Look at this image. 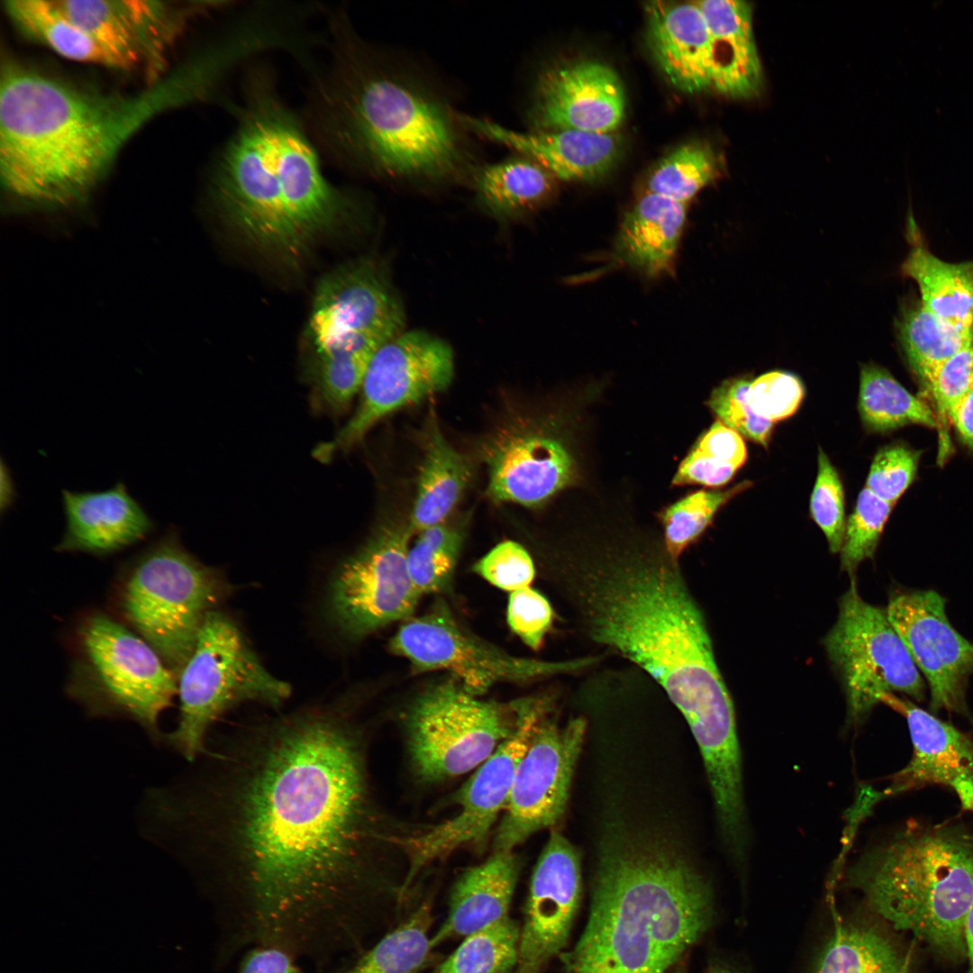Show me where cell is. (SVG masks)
I'll list each match as a JSON object with an SVG mask.
<instances>
[{
    "instance_id": "7402d4cb",
    "label": "cell",
    "mask_w": 973,
    "mask_h": 973,
    "mask_svg": "<svg viewBox=\"0 0 973 973\" xmlns=\"http://www.w3.org/2000/svg\"><path fill=\"white\" fill-rule=\"evenodd\" d=\"M624 114L625 93L617 73L603 62L581 59L540 75L531 116L536 131L611 133Z\"/></svg>"
},
{
    "instance_id": "52a82bcc",
    "label": "cell",
    "mask_w": 973,
    "mask_h": 973,
    "mask_svg": "<svg viewBox=\"0 0 973 973\" xmlns=\"http://www.w3.org/2000/svg\"><path fill=\"white\" fill-rule=\"evenodd\" d=\"M847 880L896 929L943 956L966 958L973 904V835L967 829L908 827L860 855Z\"/></svg>"
},
{
    "instance_id": "ab89813d",
    "label": "cell",
    "mask_w": 973,
    "mask_h": 973,
    "mask_svg": "<svg viewBox=\"0 0 973 973\" xmlns=\"http://www.w3.org/2000/svg\"><path fill=\"white\" fill-rule=\"evenodd\" d=\"M520 938L521 926L508 915L464 937L433 973H514Z\"/></svg>"
},
{
    "instance_id": "44dd1931",
    "label": "cell",
    "mask_w": 973,
    "mask_h": 973,
    "mask_svg": "<svg viewBox=\"0 0 973 973\" xmlns=\"http://www.w3.org/2000/svg\"><path fill=\"white\" fill-rule=\"evenodd\" d=\"M581 897L580 858L552 832L534 868L514 973H541L565 948Z\"/></svg>"
},
{
    "instance_id": "9c48e42d",
    "label": "cell",
    "mask_w": 973,
    "mask_h": 973,
    "mask_svg": "<svg viewBox=\"0 0 973 973\" xmlns=\"http://www.w3.org/2000/svg\"><path fill=\"white\" fill-rule=\"evenodd\" d=\"M225 586L216 570L184 549L171 528L132 564L119 606L133 632L178 673L206 614L223 598Z\"/></svg>"
},
{
    "instance_id": "f907efd6",
    "label": "cell",
    "mask_w": 973,
    "mask_h": 973,
    "mask_svg": "<svg viewBox=\"0 0 973 973\" xmlns=\"http://www.w3.org/2000/svg\"><path fill=\"white\" fill-rule=\"evenodd\" d=\"M553 610L547 598L531 587L510 593L506 619L512 632L533 650L541 647L551 628Z\"/></svg>"
},
{
    "instance_id": "ba28073f",
    "label": "cell",
    "mask_w": 973,
    "mask_h": 973,
    "mask_svg": "<svg viewBox=\"0 0 973 973\" xmlns=\"http://www.w3.org/2000/svg\"><path fill=\"white\" fill-rule=\"evenodd\" d=\"M403 324L401 303L375 260L350 261L319 281L305 331V372L326 411L350 405L374 354Z\"/></svg>"
},
{
    "instance_id": "d6986e66",
    "label": "cell",
    "mask_w": 973,
    "mask_h": 973,
    "mask_svg": "<svg viewBox=\"0 0 973 973\" xmlns=\"http://www.w3.org/2000/svg\"><path fill=\"white\" fill-rule=\"evenodd\" d=\"M888 619L930 688V707L967 713L966 687L973 673V643L950 624L945 599L933 590L895 595Z\"/></svg>"
},
{
    "instance_id": "6f0895ef",
    "label": "cell",
    "mask_w": 973,
    "mask_h": 973,
    "mask_svg": "<svg viewBox=\"0 0 973 973\" xmlns=\"http://www.w3.org/2000/svg\"><path fill=\"white\" fill-rule=\"evenodd\" d=\"M707 973H737V972H735V971H733V970H732L730 968H724V967L715 966V967L711 968L708 970Z\"/></svg>"
},
{
    "instance_id": "836d02e7",
    "label": "cell",
    "mask_w": 973,
    "mask_h": 973,
    "mask_svg": "<svg viewBox=\"0 0 973 973\" xmlns=\"http://www.w3.org/2000/svg\"><path fill=\"white\" fill-rule=\"evenodd\" d=\"M901 269L918 285L925 308L950 323L973 326V261L946 262L915 244Z\"/></svg>"
},
{
    "instance_id": "bcb514c9",
    "label": "cell",
    "mask_w": 973,
    "mask_h": 973,
    "mask_svg": "<svg viewBox=\"0 0 973 973\" xmlns=\"http://www.w3.org/2000/svg\"><path fill=\"white\" fill-rule=\"evenodd\" d=\"M805 396L800 378L787 371H770L751 380L748 399L756 414L771 423L792 416Z\"/></svg>"
},
{
    "instance_id": "5b68a950",
    "label": "cell",
    "mask_w": 973,
    "mask_h": 973,
    "mask_svg": "<svg viewBox=\"0 0 973 973\" xmlns=\"http://www.w3.org/2000/svg\"><path fill=\"white\" fill-rule=\"evenodd\" d=\"M713 895L662 839L620 835L601 851L590 912L566 973H666L708 930Z\"/></svg>"
},
{
    "instance_id": "f1b7e54d",
    "label": "cell",
    "mask_w": 973,
    "mask_h": 973,
    "mask_svg": "<svg viewBox=\"0 0 973 973\" xmlns=\"http://www.w3.org/2000/svg\"><path fill=\"white\" fill-rule=\"evenodd\" d=\"M519 873V858L505 850H494L484 862L462 873L450 892L447 916L431 936L432 949L508 916Z\"/></svg>"
},
{
    "instance_id": "e575fe53",
    "label": "cell",
    "mask_w": 973,
    "mask_h": 973,
    "mask_svg": "<svg viewBox=\"0 0 973 973\" xmlns=\"http://www.w3.org/2000/svg\"><path fill=\"white\" fill-rule=\"evenodd\" d=\"M554 177L534 160L513 157L483 167L476 187L483 204L501 216L529 212L546 201L553 191Z\"/></svg>"
},
{
    "instance_id": "11a10c76",
    "label": "cell",
    "mask_w": 973,
    "mask_h": 973,
    "mask_svg": "<svg viewBox=\"0 0 973 973\" xmlns=\"http://www.w3.org/2000/svg\"><path fill=\"white\" fill-rule=\"evenodd\" d=\"M949 421L962 441L973 449V391L952 410Z\"/></svg>"
},
{
    "instance_id": "f6af8a7d",
    "label": "cell",
    "mask_w": 973,
    "mask_h": 973,
    "mask_svg": "<svg viewBox=\"0 0 973 973\" xmlns=\"http://www.w3.org/2000/svg\"><path fill=\"white\" fill-rule=\"evenodd\" d=\"M810 514L825 535L830 550L840 552L846 528L844 491L837 469L821 448L817 477L810 498Z\"/></svg>"
},
{
    "instance_id": "7c38bea8",
    "label": "cell",
    "mask_w": 973,
    "mask_h": 973,
    "mask_svg": "<svg viewBox=\"0 0 973 973\" xmlns=\"http://www.w3.org/2000/svg\"><path fill=\"white\" fill-rule=\"evenodd\" d=\"M73 693L94 714H121L161 738L160 714L177 693L174 672L135 632L95 613L77 632Z\"/></svg>"
},
{
    "instance_id": "db71d44e",
    "label": "cell",
    "mask_w": 973,
    "mask_h": 973,
    "mask_svg": "<svg viewBox=\"0 0 973 973\" xmlns=\"http://www.w3.org/2000/svg\"><path fill=\"white\" fill-rule=\"evenodd\" d=\"M239 973H300L288 952L281 947L265 944L250 951Z\"/></svg>"
},
{
    "instance_id": "5bb4252c",
    "label": "cell",
    "mask_w": 973,
    "mask_h": 973,
    "mask_svg": "<svg viewBox=\"0 0 973 973\" xmlns=\"http://www.w3.org/2000/svg\"><path fill=\"white\" fill-rule=\"evenodd\" d=\"M412 535L408 522L386 521L333 574L327 613L344 637L359 640L413 617L422 596L407 567Z\"/></svg>"
},
{
    "instance_id": "7a4b0ae2",
    "label": "cell",
    "mask_w": 973,
    "mask_h": 973,
    "mask_svg": "<svg viewBox=\"0 0 973 973\" xmlns=\"http://www.w3.org/2000/svg\"><path fill=\"white\" fill-rule=\"evenodd\" d=\"M556 571L580 629L657 680L688 723L704 763L733 761L741 750L732 701L703 614L666 549L572 552Z\"/></svg>"
},
{
    "instance_id": "d6a6232c",
    "label": "cell",
    "mask_w": 973,
    "mask_h": 973,
    "mask_svg": "<svg viewBox=\"0 0 973 973\" xmlns=\"http://www.w3.org/2000/svg\"><path fill=\"white\" fill-rule=\"evenodd\" d=\"M833 927L813 973H908L909 955L871 926L843 921L834 906Z\"/></svg>"
},
{
    "instance_id": "9f6ffc18",
    "label": "cell",
    "mask_w": 973,
    "mask_h": 973,
    "mask_svg": "<svg viewBox=\"0 0 973 973\" xmlns=\"http://www.w3.org/2000/svg\"><path fill=\"white\" fill-rule=\"evenodd\" d=\"M964 937L966 947L965 959L968 961V969L966 973H973V904L966 920Z\"/></svg>"
},
{
    "instance_id": "cb8c5ba5",
    "label": "cell",
    "mask_w": 973,
    "mask_h": 973,
    "mask_svg": "<svg viewBox=\"0 0 973 973\" xmlns=\"http://www.w3.org/2000/svg\"><path fill=\"white\" fill-rule=\"evenodd\" d=\"M880 702L905 717L913 745L912 758L885 790L887 796L927 784L942 785L956 793L964 810L973 811V741L909 700L888 693Z\"/></svg>"
},
{
    "instance_id": "4316f807",
    "label": "cell",
    "mask_w": 973,
    "mask_h": 973,
    "mask_svg": "<svg viewBox=\"0 0 973 973\" xmlns=\"http://www.w3.org/2000/svg\"><path fill=\"white\" fill-rule=\"evenodd\" d=\"M471 130L534 160L554 177L591 181L606 174L617 160L620 141L614 133L577 130L518 132L492 122L463 117Z\"/></svg>"
},
{
    "instance_id": "3957f363",
    "label": "cell",
    "mask_w": 973,
    "mask_h": 973,
    "mask_svg": "<svg viewBox=\"0 0 973 973\" xmlns=\"http://www.w3.org/2000/svg\"><path fill=\"white\" fill-rule=\"evenodd\" d=\"M212 89L192 60L131 95L78 88L12 58L0 70V176L18 197L67 203L105 173L123 145L160 113Z\"/></svg>"
},
{
    "instance_id": "d4e9b609",
    "label": "cell",
    "mask_w": 973,
    "mask_h": 973,
    "mask_svg": "<svg viewBox=\"0 0 973 973\" xmlns=\"http://www.w3.org/2000/svg\"><path fill=\"white\" fill-rule=\"evenodd\" d=\"M65 532L59 551L110 554L147 538L155 523L123 482L103 491H61Z\"/></svg>"
},
{
    "instance_id": "6da1fadb",
    "label": "cell",
    "mask_w": 973,
    "mask_h": 973,
    "mask_svg": "<svg viewBox=\"0 0 973 973\" xmlns=\"http://www.w3.org/2000/svg\"><path fill=\"white\" fill-rule=\"evenodd\" d=\"M166 814L187 857L269 945L347 915L380 839L362 741L339 710L281 716L207 742Z\"/></svg>"
},
{
    "instance_id": "2e32d148",
    "label": "cell",
    "mask_w": 973,
    "mask_h": 973,
    "mask_svg": "<svg viewBox=\"0 0 973 973\" xmlns=\"http://www.w3.org/2000/svg\"><path fill=\"white\" fill-rule=\"evenodd\" d=\"M453 375V351L445 341L418 330L399 333L371 359L354 414L314 454L328 460L337 451L350 449L388 414L445 390Z\"/></svg>"
},
{
    "instance_id": "30bf717a",
    "label": "cell",
    "mask_w": 973,
    "mask_h": 973,
    "mask_svg": "<svg viewBox=\"0 0 973 973\" xmlns=\"http://www.w3.org/2000/svg\"><path fill=\"white\" fill-rule=\"evenodd\" d=\"M178 676L179 718L168 741L190 761L205 752L210 728L227 710L247 701L276 708L290 695L289 685L266 669L236 623L215 609L206 614Z\"/></svg>"
},
{
    "instance_id": "60d3db41",
    "label": "cell",
    "mask_w": 973,
    "mask_h": 973,
    "mask_svg": "<svg viewBox=\"0 0 973 973\" xmlns=\"http://www.w3.org/2000/svg\"><path fill=\"white\" fill-rule=\"evenodd\" d=\"M720 161L706 143L682 145L663 158L647 178V192L687 204L720 174Z\"/></svg>"
},
{
    "instance_id": "ac0fdd59",
    "label": "cell",
    "mask_w": 973,
    "mask_h": 973,
    "mask_svg": "<svg viewBox=\"0 0 973 973\" xmlns=\"http://www.w3.org/2000/svg\"><path fill=\"white\" fill-rule=\"evenodd\" d=\"M585 733L586 722L578 717L559 725L547 715L539 723L518 765L495 850L513 851L561 818Z\"/></svg>"
},
{
    "instance_id": "83f0119b",
    "label": "cell",
    "mask_w": 973,
    "mask_h": 973,
    "mask_svg": "<svg viewBox=\"0 0 973 973\" xmlns=\"http://www.w3.org/2000/svg\"><path fill=\"white\" fill-rule=\"evenodd\" d=\"M711 39L713 89L738 99L758 95L763 69L752 26V7L741 0L696 1Z\"/></svg>"
},
{
    "instance_id": "484cf974",
    "label": "cell",
    "mask_w": 973,
    "mask_h": 973,
    "mask_svg": "<svg viewBox=\"0 0 973 973\" xmlns=\"http://www.w3.org/2000/svg\"><path fill=\"white\" fill-rule=\"evenodd\" d=\"M645 13L649 47L670 84L687 94L713 88L710 33L697 2L651 1Z\"/></svg>"
},
{
    "instance_id": "8fae6325",
    "label": "cell",
    "mask_w": 973,
    "mask_h": 973,
    "mask_svg": "<svg viewBox=\"0 0 973 973\" xmlns=\"http://www.w3.org/2000/svg\"><path fill=\"white\" fill-rule=\"evenodd\" d=\"M479 696L451 677L412 702L405 730L420 778L441 781L478 768L516 731L536 698L498 703Z\"/></svg>"
},
{
    "instance_id": "8d00e7d4",
    "label": "cell",
    "mask_w": 973,
    "mask_h": 973,
    "mask_svg": "<svg viewBox=\"0 0 973 973\" xmlns=\"http://www.w3.org/2000/svg\"><path fill=\"white\" fill-rule=\"evenodd\" d=\"M898 334L911 368L923 384L940 365L973 344V326L945 321L921 303L904 311Z\"/></svg>"
},
{
    "instance_id": "1f68e13d",
    "label": "cell",
    "mask_w": 973,
    "mask_h": 973,
    "mask_svg": "<svg viewBox=\"0 0 973 973\" xmlns=\"http://www.w3.org/2000/svg\"><path fill=\"white\" fill-rule=\"evenodd\" d=\"M5 10L24 34L63 58L127 68L123 59L71 19L55 0H7Z\"/></svg>"
},
{
    "instance_id": "f5cc1de1",
    "label": "cell",
    "mask_w": 973,
    "mask_h": 973,
    "mask_svg": "<svg viewBox=\"0 0 973 973\" xmlns=\"http://www.w3.org/2000/svg\"><path fill=\"white\" fill-rule=\"evenodd\" d=\"M736 471V468L715 462L692 448L680 463L672 482L677 486L702 485L718 487L728 483Z\"/></svg>"
},
{
    "instance_id": "8992f818",
    "label": "cell",
    "mask_w": 973,
    "mask_h": 973,
    "mask_svg": "<svg viewBox=\"0 0 973 973\" xmlns=\"http://www.w3.org/2000/svg\"><path fill=\"white\" fill-rule=\"evenodd\" d=\"M332 65L315 86L312 119L345 166L402 178L437 179L462 166L460 132L434 94L382 67L332 22Z\"/></svg>"
},
{
    "instance_id": "4fadbf2b",
    "label": "cell",
    "mask_w": 973,
    "mask_h": 973,
    "mask_svg": "<svg viewBox=\"0 0 973 973\" xmlns=\"http://www.w3.org/2000/svg\"><path fill=\"white\" fill-rule=\"evenodd\" d=\"M823 644L841 680L850 725L859 724L885 694L924 699V681L886 609L864 601L854 578Z\"/></svg>"
},
{
    "instance_id": "f35d334b",
    "label": "cell",
    "mask_w": 973,
    "mask_h": 973,
    "mask_svg": "<svg viewBox=\"0 0 973 973\" xmlns=\"http://www.w3.org/2000/svg\"><path fill=\"white\" fill-rule=\"evenodd\" d=\"M432 909L424 903L346 973H419L428 963L432 950Z\"/></svg>"
},
{
    "instance_id": "c3c4849f",
    "label": "cell",
    "mask_w": 973,
    "mask_h": 973,
    "mask_svg": "<svg viewBox=\"0 0 973 973\" xmlns=\"http://www.w3.org/2000/svg\"><path fill=\"white\" fill-rule=\"evenodd\" d=\"M473 570L493 586L510 593L531 586L535 567L529 552L514 541H505L483 556Z\"/></svg>"
},
{
    "instance_id": "816d5d0a",
    "label": "cell",
    "mask_w": 973,
    "mask_h": 973,
    "mask_svg": "<svg viewBox=\"0 0 973 973\" xmlns=\"http://www.w3.org/2000/svg\"><path fill=\"white\" fill-rule=\"evenodd\" d=\"M693 448L713 460L737 470L747 459L743 437L718 421L700 436Z\"/></svg>"
},
{
    "instance_id": "b9f144b4",
    "label": "cell",
    "mask_w": 973,
    "mask_h": 973,
    "mask_svg": "<svg viewBox=\"0 0 973 973\" xmlns=\"http://www.w3.org/2000/svg\"><path fill=\"white\" fill-rule=\"evenodd\" d=\"M750 486L751 482L745 480L724 490H700L668 506L661 520L668 555L677 561L685 549L711 524L717 512Z\"/></svg>"
},
{
    "instance_id": "603a6c76",
    "label": "cell",
    "mask_w": 973,
    "mask_h": 973,
    "mask_svg": "<svg viewBox=\"0 0 973 973\" xmlns=\"http://www.w3.org/2000/svg\"><path fill=\"white\" fill-rule=\"evenodd\" d=\"M76 23L119 56L127 68L149 63L152 76L187 16L201 7L178 8L141 0H55Z\"/></svg>"
},
{
    "instance_id": "7dc6e473",
    "label": "cell",
    "mask_w": 973,
    "mask_h": 973,
    "mask_svg": "<svg viewBox=\"0 0 973 973\" xmlns=\"http://www.w3.org/2000/svg\"><path fill=\"white\" fill-rule=\"evenodd\" d=\"M920 454L906 446L891 444L875 455L866 488L882 500L895 505L913 482Z\"/></svg>"
},
{
    "instance_id": "d590c367",
    "label": "cell",
    "mask_w": 973,
    "mask_h": 973,
    "mask_svg": "<svg viewBox=\"0 0 973 973\" xmlns=\"http://www.w3.org/2000/svg\"><path fill=\"white\" fill-rule=\"evenodd\" d=\"M858 409L864 427L871 432H885L908 424L941 427L926 403L873 363L860 368Z\"/></svg>"
},
{
    "instance_id": "4dcf8cb0",
    "label": "cell",
    "mask_w": 973,
    "mask_h": 973,
    "mask_svg": "<svg viewBox=\"0 0 973 973\" xmlns=\"http://www.w3.org/2000/svg\"><path fill=\"white\" fill-rule=\"evenodd\" d=\"M423 440L416 492L407 521L413 534L447 521L473 474L471 461L446 440L432 413Z\"/></svg>"
},
{
    "instance_id": "ee69618b",
    "label": "cell",
    "mask_w": 973,
    "mask_h": 973,
    "mask_svg": "<svg viewBox=\"0 0 973 973\" xmlns=\"http://www.w3.org/2000/svg\"><path fill=\"white\" fill-rule=\"evenodd\" d=\"M751 380L732 377L715 387L706 404L717 421L763 447H768L773 423L761 418L752 410L748 391Z\"/></svg>"
},
{
    "instance_id": "7bdbcfd3",
    "label": "cell",
    "mask_w": 973,
    "mask_h": 973,
    "mask_svg": "<svg viewBox=\"0 0 973 973\" xmlns=\"http://www.w3.org/2000/svg\"><path fill=\"white\" fill-rule=\"evenodd\" d=\"M894 505L864 487L846 523L841 549V566L853 577L859 564L874 556Z\"/></svg>"
},
{
    "instance_id": "9a60e30c",
    "label": "cell",
    "mask_w": 973,
    "mask_h": 973,
    "mask_svg": "<svg viewBox=\"0 0 973 973\" xmlns=\"http://www.w3.org/2000/svg\"><path fill=\"white\" fill-rule=\"evenodd\" d=\"M550 712V700L536 697L516 731L459 789L455 798L459 812L419 834L398 840L408 863L399 895L432 862L466 845L485 841L505 809L518 765L537 726Z\"/></svg>"
},
{
    "instance_id": "277c9868",
    "label": "cell",
    "mask_w": 973,
    "mask_h": 973,
    "mask_svg": "<svg viewBox=\"0 0 973 973\" xmlns=\"http://www.w3.org/2000/svg\"><path fill=\"white\" fill-rule=\"evenodd\" d=\"M212 194L245 242L288 266L355 210L352 199L325 178L303 125L261 70L248 77L236 130L213 174Z\"/></svg>"
},
{
    "instance_id": "681fc988",
    "label": "cell",
    "mask_w": 973,
    "mask_h": 973,
    "mask_svg": "<svg viewBox=\"0 0 973 973\" xmlns=\"http://www.w3.org/2000/svg\"><path fill=\"white\" fill-rule=\"evenodd\" d=\"M935 402L941 426L973 391V344L940 365L924 384Z\"/></svg>"
},
{
    "instance_id": "f546056e",
    "label": "cell",
    "mask_w": 973,
    "mask_h": 973,
    "mask_svg": "<svg viewBox=\"0 0 973 973\" xmlns=\"http://www.w3.org/2000/svg\"><path fill=\"white\" fill-rule=\"evenodd\" d=\"M687 204L646 192L624 215L616 258L649 277L670 273L687 220Z\"/></svg>"
},
{
    "instance_id": "ffe728a7",
    "label": "cell",
    "mask_w": 973,
    "mask_h": 973,
    "mask_svg": "<svg viewBox=\"0 0 973 973\" xmlns=\"http://www.w3.org/2000/svg\"><path fill=\"white\" fill-rule=\"evenodd\" d=\"M487 468L486 494L496 503L537 506L575 481V461L545 424L510 419L481 446Z\"/></svg>"
},
{
    "instance_id": "e0dca14e",
    "label": "cell",
    "mask_w": 973,
    "mask_h": 973,
    "mask_svg": "<svg viewBox=\"0 0 973 973\" xmlns=\"http://www.w3.org/2000/svg\"><path fill=\"white\" fill-rule=\"evenodd\" d=\"M389 649L415 672L447 670L477 696L499 682L547 677L572 666L516 657L498 649L462 626L441 600L425 614L405 621L390 639Z\"/></svg>"
},
{
    "instance_id": "74e56055",
    "label": "cell",
    "mask_w": 973,
    "mask_h": 973,
    "mask_svg": "<svg viewBox=\"0 0 973 973\" xmlns=\"http://www.w3.org/2000/svg\"><path fill=\"white\" fill-rule=\"evenodd\" d=\"M468 518L447 521L418 534L409 547L407 567L418 593L447 592L466 536Z\"/></svg>"
}]
</instances>
